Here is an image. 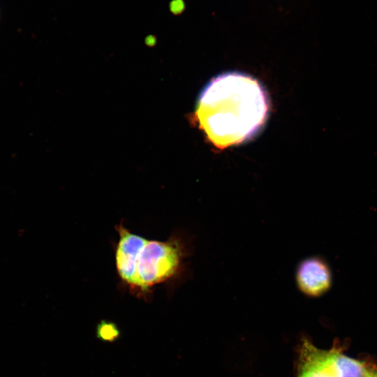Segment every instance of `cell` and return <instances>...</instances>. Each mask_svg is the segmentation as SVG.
Wrapping results in <instances>:
<instances>
[{"label": "cell", "mask_w": 377, "mask_h": 377, "mask_svg": "<svg viewBox=\"0 0 377 377\" xmlns=\"http://www.w3.org/2000/svg\"><path fill=\"white\" fill-rule=\"evenodd\" d=\"M269 109L266 93L254 78L237 72L214 77L199 97L195 119L209 140L224 149L253 137Z\"/></svg>", "instance_id": "6da1fadb"}, {"label": "cell", "mask_w": 377, "mask_h": 377, "mask_svg": "<svg viewBox=\"0 0 377 377\" xmlns=\"http://www.w3.org/2000/svg\"><path fill=\"white\" fill-rule=\"evenodd\" d=\"M182 243L175 239L167 241L145 240L134 261L130 287L145 292L156 284L172 277L184 257Z\"/></svg>", "instance_id": "7a4b0ae2"}, {"label": "cell", "mask_w": 377, "mask_h": 377, "mask_svg": "<svg viewBox=\"0 0 377 377\" xmlns=\"http://www.w3.org/2000/svg\"><path fill=\"white\" fill-rule=\"evenodd\" d=\"M297 288L309 297H318L327 293L333 285V272L323 256L315 255L302 259L295 270Z\"/></svg>", "instance_id": "3957f363"}, {"label": "cell", "mask_w": 377, "mask_h": 377, "mask_svg": "<svg viewBox=\"0 0 377 377\" xmlns=\"http://www.w3.org/2000/svg\"><path fill=\"white\" fill-rule=\"evenodd\" d=\"M117 231L119 237L115 252V265L119 277L131 286L135 258L146 239L131 232L122 225L118 226Z\"/></svg>", "instance_id": "277c9868"}, {"label": "cell", "mask_w": 377, "mask_h": 377, "mask_svg": "<svg viewBox=\"0 0 377 377\" xmlns=\"http://www.w3.org/2000/svg\"><path fill=\"white\" fill-rule=\"evenodd\" d=\"M331 350L334 368L338 377H363L368 364L342 354L339 350Z\"/></svg>", "instance_id": "5b68a950"}, {"label": "cell", "mask_w": 377, "mask_h": 377, "mask_svg": "<svg viewBox=\"0 0 377 377\" xmlns=\"http://www.w3.org/2000/svg\"><path fill=\"white\" fill-rule=\"evenodd\" d=\"M121 336V330L112 321L101 320L96 325V337L102 341L114 343L119 340Z\"/></svg>", "instance_id": "8992f818"}, {"label": "cell", "mask_w": 377, "mask_h": 377, "mask_svg": "<svg viewBox=\"0 0 377 377\" xmlns=\"http://www.w3.org/2000/svg\"><path fill=\"white\" fill-rule=\"evenodd\" d=\"M363 377H377V366L368 364Z\"/></svg>", "instance_id": "52a82bcc"}]
</instances>
